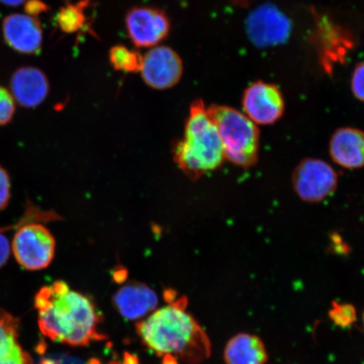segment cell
I'll return each mask as SVG.
<instances>
[{"label": "cell", "instance_id": "cell-1", "mask_svg": "<svg viewBox=\"0 0 364 364\" xmlns=\"http://www.w3.org/2000/svg\"><path fill=\"white\" fill-rule=\"evenodd\" d=\"M34 306L41 332L56 343L83 347L107 338L99 332L102 318L92 301L65 282L43 287L35 296Z\"/></svg>", "mask_w": 364, "mask_h": 364}, {"label": "cell", "instance_id": "cell-2", "mask_svg": "<svg viewBox=\"0 0 364 364\" xmlns=\"http://www.w3.org/2000/svg\"><path fill=\"white\" fill-rule=\"evenodd\" d=\"M157 309L136 326L145 346L158 356L171 355L188 364H199L210 356L206 332L186 312L188 298L181 297Z\"/></svg>", "mask_w": 364, "mask_h": 364}, {"label": "cell", "instance_id": "cell-3", "mask_svg": "<svg viewBox=\"0 0 364 364\" xmlns=\"http://www.w3.org/2000/svg\"><path fill=\"white\" fill-rule=\"evenodd\" d=\"M224 149L215 122L202 100L191 105L184 139L176 144L174 159L191 180L197 181L224 162Z\"/></svg>", "mask_w": 364, "mask_h": 364}, {"label": "cell", "instance_id": "cell-4", "mask_svg": "<svg viewBox=\"0 0 364 364\" xmlns=\"http://www.w3.org/2000/svg\"><path fill=\"white\" fill-rule=\"evenodd\" d=\"M208 112L220 134L225 158L240 167L255 165L260 149L257 125L244 113L230 107L212 105Z\"/></svg>", "mask_w": 364, "mask_h": 364}, {"label": "cell", "instance_id": "cell-5", "mask_svg": "<svg viewBox=\"0 0 364 364\" xmlns=\"http://www.w3.org/2000/svg\"><path fill=\"white\" fill-rule=\"evenodd\" d=\"M56 241L51 232L38 223L22 225L14 236L12 250L20 265L29 271L47 268L55 256Z\"/></svg>", "mask_w": 364, "mask_h": 364}, {"label": "cell", "instance_id": "cell-6", "mask_svg": "<svg viewBox=\"0 0 364 364\" xmlns=\"http://www.w3.org/2000/svg\"><path fill=\"white\" fill-rule=\"evenodd\" d=\"M293 186L298 197L306 203H320L333 194L338 184V173L328 163L307 158L293 173Z\"/></svg>", "mask_w": 364, "mask_h": 364}, {"label": "cell", "instance_id": "cell-7", "mask_svg": "<svg viewBox=\"0 0 364 364\" xmlns=\"http://www.w3.org/2000/svg\"><path fill=\"white\" fill-rule=\"evenodd\" d=\"M245 28L250 42L255 46L269 48L288 41L292 23L279 8L265 4L250 13Z\"/></svg>", "mask_w": 364, "mask_h": 364}, {"label": "cell", "instance_id": "cell-8", "mask_svg": "<svg viewBox=\"0 0 364 364\" xmlns=\"http://www.w3.org/2000/svg\"><path fill=\"white\" fill-rule=\"evenodd\" d=\"M242 107L245 115L255 124L272 125L283 117L285 102L277 85L257 81L244 91Z\"/></svg>", "mask_w": 364, "mask_h": 364}, {"label": "cell", "instance_id": "cell-9", "mask_svg": "<svg viewBox=\"0 0 364 364\" xmlns=\"http://www.w3.org/2000/svg\"><path fill=\"white\" fill-rule=\"evenodd\" d=\"M126 27L132 43L138 48L154 47L170 33L166 14L156 8L135 7L127 14Z\"/></svg>", "mask_w": 364, "mask_h": 364}, {"label": "cell", "instance_id": "cell-10", "mask_svg": "<svg viewBox=\"0 0 364 364\" xmlns=\"http://www.w3.org/2000/svg\"><path fill=\"white\" fill-rule=\"evenodd\" d=\"M141 73L149 87L170 89L180 81L183 74V63L178 54L171 48H154L143 58Z\"/></svg>", "mask_w": 364, "mask_h": 364}, {"label": "cell", "instance_id": "cell-11", "mask_svg": "<svg viewBox=\"0 0 364 364\" xmlns=\"http://www.w3.org/2000/svg\"><path fill=\"white\" fill-rule=\"evenodd\" d=\"M2 31L9 47L17 53L31 55L42 49L43 31L36 17L12 14L4 18Z\"/></svg>", "mask_w": 364, "mask_h": 364}, {"label": "cell", "instance_id": "cell-12", "mask_svg": "<svg viewBox=\"0 0 364 364\" xmlns=\"http://www.w3.org/2000/svg\"><path fill=\"white\" fill-rule=\"evenodd\" d=\"M11 93L15 102L24 108L40 106L48 97L50 84L45 73L35 67H21L13 73Z\"/></svg>", "mask_w": 364, "mask_h": 364}, {"label": "cell", "instance_id": "cell-13", "mask_svg": "<svg viewBox=\"0 0 364 364\" xmlns=\"http://www.w3.org/2000/svg\"><path fill=\"white\" fill-rule=\"evenodd\" d=\"M330 156L336 164L348 170L364 166V132L354 127H341L332 134Z\"/></svg>", "mask_w": 364, "mask_h": 364}, {"label": "cell", "instance_id": "cell-14", "mask_svg": "<svg viewBox=\"0 0 364 364\" xmlns=\"http://www.w3.org/2000/svg\"><path fill=\"white\" fill-rule=\"evenodd\" d=\"M113 304L122 317L136 320L156 308L158 297L146 284L129 283L122 287L114 295Z\"/></svg>", "mask_w": 364, "mask_h": 364}, {"label": "cell", "instance_id": "cell-15", "mask_svg": "<svg viewBox=\"0 0 364 364\" xmlns=\"http://www.w3.org/2000/svg\"><path fill=\"white\" fill-rule=\"evenodd\" d=\"M20 328L19 318L0 309V364H33L19 343Z\"/></svg>", "mask_w": 364, "mask_h": 364}, {"label": "cell", "instance_id": "cell-16", "mask_svg": "<svg viewBox=\"0 0 364 364\" xmlns=\"http://www.w3.org/2000/svg\"><path fill=\"white\" fill-rule=\"evenodd\" d=\"M226 364H266V346L257 336L240 333L226 345L224 353Z\"/></svg>", "mask_w": 364, "mask_h": 364}, {"label": "cell", "instance_id": "cell-17", "mask_svg": "<svg viewBox=\"0 0 364 364\" xmlns=\"http://www.w3.org/2000/svg\"><path fill=\"white\" fill-rule=\"evenodd\" d=\"M111 65L116 70L138 73L142 70L143 57L138 52L127 48L125 46H115L109 53Z\"/></svg>", "mask_w": 364, "mask_h": 364}, {"label": "cell", "instance_id": "cell-18", "mask_svg": "<svg viewBox=\"0 0 364 364\" xmlns=\"http://www.w3.org/2000/svg\"><path fill=\"white\" fill-rule=\"evenodd\" d=\"M85 4L68 3L60 9L57 16V22L63 33L72 34L83 27L85 22L84 14Z\"/></svg>", "mask_w": 364, "mask_h": 364}, {"label": "cell", "instance_id": "cell-19", "mask_svg": "<svg viewBox=\"0 0 364 364\" xmlns=\"http://www.w3.org/2000/svg\"><path fill=\"white\" fill-rule=\"evenodd\" d=\"M329 316L336 325L348 327L356 320V311L352 304L335 302L332 304Z\"/></svg>", "mask_w": 364, "mask_h": 364}, {"label": "cell", "instance_id": "cell-20", "mask_svg": "<svg viewBox=\"0 0 364 364\" xmlns=\"http://www.w3.org/2000/svg\"><path fill=\"white\" fill-rule=\"evenodd\" d=\"M16 113V102L11 91L0 85V126L10 124Z\"/></svg>", "mask_w": 364, "mask_h": 364}, {"label": "cell", "instance_id": "cell-21", "mask_svg": "<svg viewBox=\"0 0 364 364\" xmlns=\"http://www.w3.org/2000/svg\"><path fill=\"white\" fill-rule=\"evenodd\" d=\"M351 90L354 97L364 102V60L355 68L351 80Z\"/></svg>", "mask_w": 364, "mask_h": 364}, {"label": "cell", "instance_id": "cell-22", "mask_svg": "<svg viewBox=\"0 0 364 364\" xmlns=\"http://www.w3.org/2000/svg\"><path fill=\"white\" fill-rule=\"evenodd\" d=\"M11 177L4 167L0 166V212L4 210L11 199Z\"/></svg>", "mask_w": 364, "mask_h": 364}, {"label": "cell", "instance_id": "cell-23", "mask_svg": "<svg viewBox=\"0 0 364 364\" xmlns=\"http://www.w3.org/2000/svg\"><path fill=\"white\" fill-rule=\"evenodd\" d=\"M6 232V228H0V268L6 265L11 256V244Z\"/></svg>", "mask_w": 364, "mask_h": 364}, {"label": "cell", "instance_id": "cell-24", "mask_svg": "<svg viewBox=\"0 0 364 364\" xmlns=\"http://www.w3.org/2000/svg\"><path fill=\"white\" fill-rule=\"evenodd\" d=\"M48 10V6L42 0H27L25 3V11L27 15L36 17Z\"/></svg>", "mask_w": 364, "mask_h": 364}, {"label": "cell", "instance_id": "cell-25", "mask_svg": "<svg viewBox=\"0 0 364 364\" xmlns=\"http://www.w3.org/2000/svg\"><path fill=\"white\" fill-rule=\"evenodd\" d=\"M27 0H0V3L4 6L16 7L19 6L21 4H24Z\"/></svg>", "mask_w": 364, "mask_h": 364}, {"label": "cell", "instance_id": "cell-26", "mask_svg": "<svg viewBox=\"0 0 364 364\" xmlns=\"http://www.w3.org/2000/svg\"><path fill=\"white\" fill-rule=\"evenodd\" d=\"M124 364H139L138 358H136L134 355H132L130 353H125V356L124 358V361H122Z\"/></svg>", "mask_w": 364, "mask_h": 364}, {"label": "cell", "instance_id": "cell-27", "mask_svg": "<svg viewBox=\"0 0 364 364\" xmlns=\"http://www.w3.org/2000/svg\"><path fill=\"white\" fill-rule=\"evenodd\" d=\"M162 364H178L177 363L176 358L171 356V355H165L163 356Z\"/></svg>", "mask_w": 364, "mask_h": 364}, {"label": "cell", "instance_id": "cell-28", "mask_svg": "<svg viewBox=\"0 0 364 364\" xmlns=\"http://www.w3.org/2000/svg\"><path fill=\"white\" fill-rule=\"evenodd\" d=\"M87 364H124L122 362H118V361H111L107 363H102L100 359L98 358H91L90 359Z\"/></svg>", "mask_w": 364, "mask_h": 364}, {"label": "cell", "instance_id": "cell-29", "mask_svg": "<svg viewBox=\"0 0 364 364\" xmlns=\"http://www.w3.org/2000/svg\"><path fill=\"white\" fill-rule=\"evenodd\" d=\"M230 1L235 4V6H244L249 3L250 0H230Z\"/></svg>", "mask_w": 364, "mask_h": 364}, {"label": "cell", "instance_id": "cell-30", "mask_svg": "<svg viewBox=\"0 0 364 364\" xmlns=\"http://www.w3.org/2000/svg\"><path fill=\"white\" fill-rule=\"evenodd\" d=\"M363 326H364V314H363Z\"/></svg>", "mask_w": 364, "mask_h": 364}]
</instances>
